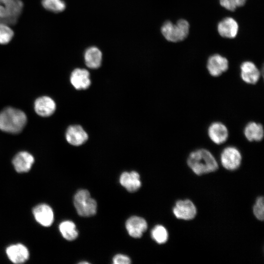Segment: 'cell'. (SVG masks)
I'll return each mask as SVG.
<instances>
[{"label": "cell", "instance_id": "1", "mask_svg": "<svg viewBox=\"0 0 264 264\" xmlns=\"http://www.w3.org/2000/svg\"><path fill=\"white\" fill-rule=\"evenodd\" d=\"M187 164L198 175L213 172L219 167L213 154L205 149H198L191 153L187 159Z\"/></svg>", "mask_w": 264, "mask_h": 264}, {"label": "cell", "instance_id": "2", "mask_svg": "<svg viewBox=\"0 0 264 264\" xmlns=\"http://www.w3.org/2000/svg\"><path fill=\"white\" fill-rule=\"evenodd\" d=\"M26 121V115L21 110L7 107L0 112V130L2 131L18 133L24 128Z\"/></svg>", "mask_w": 264, "mask_h": 264}, {"label": "cell", "instance_id": "3", "mask_svg": "<svg viewBox=\"0 0 264 264\" xmlns=\"http://www.w3.org/2000/svg\"><path fill=\"white\" fill-rule=\"evenodd\" d=\"M190 25L184 19H180L176 24L166 21L162 25L161 31L163 36L168 41L176 43L184 40L189 33Z\"/></svg>", "mask_w": 264, "mask_h": 264}, {"label": "cell", "instance_id": "4", "mask_svg": "<svg viewBox=\"0 0 264 264\" xmlns=\"http://www.w3.org/2000/svg\"><path fill=\"white\" fill-rule=\"evenodd\" d=\"M74 204L78 214L82 217H90L95 214L97 203L89 192L85 189L77 191L74 197Z\"/></svg>", "mask_w": 264, "mask_h": 264}, {"label": "cell", "instance_id": "5", "mask_svg": "<svg viewBox=\"0 0 264 264\" xmlns=\"http://www.w3.org/2000/svg\"><path fill=\"white\" fill-rule=\"evenodd\" d=\"M242 154L239 150L233 146L225 148L220 154V161L223 167L228 170H235L241 164Z\"/></svg>", "mask_w": 264, "mask_h": 264}, {"label": "cell", "instance_id": "6", "mask_svg": "<svg viewBox=\"0 0 264 264\" xmlns=\"http://www.w3.org/2000/svg\"><path fill=\"white\" fill-rule=\"evenodd\" d=\"M0 4L4 6L7 14L2 23L10 26L16 24L23 8L22 0H0Z\"/></svg>", "mask_w": 264, "mask_h": 264}, {"label": "cell", "instance_id": "7", "mask_svg": "<svg viewBox=\"0 0 264 264\" xmlns=\"http://www.w3.org/2000/svg\"><path fill=\"white\" fill-rule=\"evenodd\" d=\"M175 217L178 219L191 220L197 214V209L189 199L178 200L173 209Z\"/></svg>", "mask_w": 264, "mask_h": 264}, {"label": "cell", "instance_id": "8", "mask_svg": "<svg viewBox=\"0 0 264 264\" xmlns=\"http://www.w3.org/2000/svg\"><path fill=\"white\" fill-rule=\"evenodd\" d=\"M228 60L218 54L212 55L207 60V70L209 74L213 77L221 75L228 69Z\"/></svg>", "mask_w": 264, "mask_h": 264}, {"label": "cell", "instance_id": "9", "mask_svg": "<svg viewBox=\"0 0 264 264\" xmlns=\"http://www.w3.org/2000/svg\"><path fill=\"white\" fill-rule=\"evenodd\" d=\"M33 214L36 220L42 226L48 227L53 222V211L47 204L37 205L33 209Z\"/></svg>", "mask_w": 264, "mask_h": 264}, {"label": "cell", "instance_id": "10", "mask_svg": "<svg viewBox=\"0 0 264 264\" xmlns=\"http://www.w3.org/2000/svg\"><path fill=\"white\" fill-rule=\"evenodd\" d=\"M66 140L70 144L78 146L88 139V134L83 127L79 125L69 126L66 132Z\"/></svg>", "mask_w": 264, "mask_h": 264}, {"label": "cell", "instance_id": "11", "mask_svg": "<svg viewBox=\"0 0 264 264\" xmlns=\"http://www.w3.org/2000/svg\"><path fill=\"white\" fill-rule=\"evenodd\" d=\"M70 81L73 87L77 90H84L91 85L90 74L88 71L84 68H77L71 73Z\"/></svg>", "mask_w": 264, "mask_h": 264}, {"label": "cell", "instance_id": "12", "mask_svg": "<svg viewBox=\"0 0 264 264\" xmlns=\"http://www.w3.org/2000/svg\"><path fill=\"white\" fill-rule=\"evenodd\" d=\"M6 253L9 259L14 264L23 263L29 257L27 248L22 243L9 245L6 249Z\"/></svg>", "mask_w": 264, "mask_h": 264}, {"label": "cell", "instance_id": "13", "mask_svg": "<svg viewBox=\"0 0 264 264\" xmlns=\"http://www.w3.org/2000/svg\"><path fill=\"white\" fill-rule=\"evenodd\" d=\"M207 132L210 139L213 142L218 145L224 143L229 135L227 127L223 123L219 122L211 124Z\"/></svg>", "mask_w": 264, "mask_h": 264}, {"label": "cell", "instance_id": "14", "mask_svg": "<svg viewBox=\"0 0 264 264\" xmlns=\"http://www.w3.org/2000/svg\"><path fill=\"white\" fill-rule=\"evenodd\" d=\"M126 228L130 236L134 238H139L146 230L147 223L141 217L132 216L126 221Z\"/></svg>", "mask_w": 264, "mask_h": 264}, {"label": "cell", "instance_id": "15", "mask_svg": "<svg viewBox=\"0 0 264 264\" xmlns=\"http://www.w3.org/2000/svg\"><path fill=\"white\" fill-rule=\"evenodd\" d=\"M242 79L248 84H256L260 77V72L251 61L243 62L240 66Z\"/></svg>", "mask_w": 264, "mask_h": 264}, {"label": "cell", "instance_id": "16", "mask_svg": "<svg viewBox=\"0 0 264 264\" xmlns=\"http://www.w3.org/2000/svg\"><path fill=\"white\" fill-rule=\"evenodd\" d=\"M56 104L50 97L46 96L40 97L34 103L35 112L40 116L47 117L51 115L55 111Z\"/></svg>", "mask_w": 264, "mask_h": 264}, {"label": "cell", "instance_id": "17", "mask_svg": "<svg viewBox=\"0 0 264 264\" xmlns=\"http://www.w3.org/2000/svg\"><path fill=\"white\" fill-rule=\"evenodd\" d=\"M34 162V158L33 155L25 151L18 153L14 156L12 160L14 168L18 173L28 172Z\"/></svg>", "mask_w": 264, "mask_h": 264}, {"label": "cell", "instance_id": "18", "mask_svg": "<svg viewBox=\"0 0 264 264\" xmlns=\"http://www.w3.org/2000/svg\"><path fill=\"white\" fill-rule=\"evenodd\" d=\"M239 25L233 18L227 17L223 19L218 24V31L222 37L232 39L238 33Z\"/></svg>", "mask_w": 264, "mask_h": 264}, {"label": "cell", "instance_id": "19", "mask_svg": "<svg viewBox=\"0 0 264 264\" xmlns=\"http://www.w3.org/2000/svg\"><path fill=\"white\" fill-rule=\"evenodd\" d=\"M119 181L121 185L130 192H135L141 186L139 174L135 171L123 173Z\"/></svg>", "mask_w": 264, "mask_h": 264}, {"label": "cell", "instance_id": "20", "mask_svg": "<svg viewBox=\"0 0 264 264\" xmlns=\"http://www.w3.org/2000/svg\"><path fill=\"white\" fill-rule=\"evenodd\" d=\"M84 60L87 66L92 69L99 68L102 61V53L97 47L88 48L84 53Z\"/></svg>", "mask_w": 264, "mask_h": 264}, {"label": "cell", "instance_id": "21", "mask_svg": "<svg viewBox=\"0 0 264 264\" xmlns=\"http://www.w3.org/2000/svg\"><path fill=\"white\" fill-rule=\"evenodd\" d=\"M244 135L250 142L260 141L264 137V132L262 125L255 122L247 124L244 129Z\"/></svg>", "mask_w": 264, "mask_h": 264}, {"label": "cell", "instance_id": "22", "mask_svg": "<svg viewBox=\"0 0 264 264\" xmlns=\"http://www.w3.org/2000/svg\"><path fill=\"white\" fill-rule=\"evenodd\" d=\"M59 229L62 236L67 241H73L77 238L78 232L76 225L70 220L62 221L59 226Z\"/></svg>", "mask_w": 264, "mask_h": 264}, {"label": "cell", "instance_id": "23", "mask_svg": "<svg viewBox=\"0 0 264 264\" xmlns=\"http://www.w3.org/2000/svg\"><path fill=\"white\" fill-rule=\"evenodd\" d=\"M41 4L44 9L54 13L64 11L66 6L64 0H42Z\"/></svg>", "mask_w": 264, "mask_h": 264}, {"label": "cell", "instance_id": "24", "mask_svg": "<svg viewBox=\"0 0 264 264\" xmlns=\"http://www.w3.org/2000/svg\"><path fill=\"white\" fill-rule=\"evenodd\" d=\"M14 36V32L10 25L0 22V44H8Z\"/></svg>", "mask_w": 264, "mask_h": 264}, {"label": "cell", "instance_id": "25", "mask_svg": "<svg viewBox=\"0 0 264 264\" xmlns=\"http://www.w3.org/2000/svg\"><path fill=\"white\" fill-rule=\"evenodd\" d=\"M152 238L158 243H165L168 238V234L166 229L161 225H156L151 231Z\"/></svg>", "mask_w": 264, "mask_h": 264}, {"label": "cell", "instance_id": "26", "mask_svg": "<svg viewBox=\"0 0 264 264\" xmlns=\"http://www.w3.org/2000/svg\"><path fill=\"white\" fill-rule=\"evenodd\" d=\"M264 198H258L253 207V213L257 219L263 220L264 219Z\"/></svg>", "mask_w": 264, "mask_h": 264}, {"label": "cell", "instance_id": "27", "mask_svg": "<svg viewBox=\"0 0 264 264\" xmlns=\"http://www.w3.org/2000/svg\"><path fill=\"white\" fill-rule=\"evenodd\" d=\"M114 264H129L131 263L130 258L123 254H117L113 258Z\"/></svg>", "mask_w": 264, "mask_h": 264}, {"label": "cell", "instance_id": "28", "mask_svg": "<svg viewBox=\"0 0 264 264\" xmlns=\"http://www.w3.org/2000/svg\"><path fill=\"white\" fill-rule=\"evenodd\" d=\"M220 3L221 6L231 11H235L237 8L232 0H220Z\"/></svg>", "mask_w": 264, "mask_h": 264}, {"label": "cell", "instance_id": "29", "mask_svg": "<svg viewBox=\"0 0 264 264\" xmlns=\"http://www.w3.org/2000/svg\"><path fill=\"white\" fill-rule=\"evenodd\" d=\"M236 5L237 7L242 6L244 5L246 0H232Z\"/></svg>", "mask_w": 264, "mask_h": 264}]
</instances>
